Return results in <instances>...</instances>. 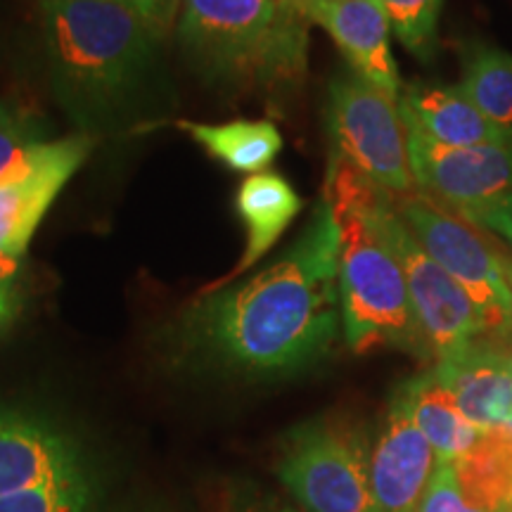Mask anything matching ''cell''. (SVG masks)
<instances>
[{"label":"cell","mask_w":512,"mask_h":512,"mask_svg":"<svg viewBox=\"0 0 512 512\" xmlns=\"http://www.w3.org/2000/svg\"><path fill=\"white\" fill-rule=\"evenodd\" d=\"M294 5L328 31L349 69L399 98L401 79L389 46L392 24L380 0H297Z\"/></svg>","instance_id":"13"},{"label":"cell","mask_w":512,"mask_h":512,"mask_svg":"<svg viewBox=\"0 0 512 512\" xmlns=\"http://www.w3.org/2000/svg\"><path fill=\"white\" fill-rule=\"evenodd\" d=\"M460 491L472 508L505 512L512 508V427L482 430L475 444L453 460Z\"/></svg>","instance_id":"18"},{"label":"cell","mask_w":512,"mask_h":512,"mask_svg":"<svg viewBox=\"0 0 512 512\" xmlns=\"http://www.w3.org/2000/svg\"><path fill=\"white\" fill-rule=\"evenodd\" d=\"M275 475L309 512H370V453L332 420H309L280 441Z\"/></svg>","instance_id":"8"},{"label":"cell","mask_w":512,"mask_h":512,"mask_svg":"<svg viewBox=\"0 0 512 512\" xmlns=\"http://www.w3.org/2000/svg\"><path fill=\"white\" fill-rule=\"evenodd\" d=\"M434 467V448L422 437L406 406L394 396L370 453V512L418 510Z\"/></svg>","instance_id":"12"},{"label":"cell","mask_w":512,"mask_h":512,"mask_svg":"<svg viewBox=\"0 0 512 512\" xmlns=\"http://www.w3.org/2000/svg\"><path fill=\"white\" fill-rule=\"evenodd\" d=\"M88 136L48 140L0 181V252L24 256L43 216L91 152Z\"/></svg>","instance_id":"10"},{"label":"cell","mask_w":512,"mask_h":512,"mask_svg":"<svg viewBox=\"0 0 512 512\" xmlns=\"http://www.w3.org/2000/svg\"><path fill=\"white\" fill-rule=\"evenodd\" d=\"M505 354H508V361H510V366H512V335L505 339Z\"/></svg>","instance_id":"30"},{"label":"cell","mask_w":512,"mask_h":512,"mask_svg":"<svg viewBox=\"0 0 512 512\" xmlns=\"http://www.w3.org/2000/svg\"><path fill=\"white\" fill-rule=\"evenodd\" d=\"M50 79L79 121L107 119L143 86L159 38L110 0H41Z\"/></svg>","instance_id":"2"},{"label":"cell","mask_w":512,"mask_h":512,"mask_svg":"<svg viewBox=\"0 0 512 512\" xmlns=\"http://www.w3.org/2000/svg\"><path fill=\"white\" fill-rule=\"evenodd\" d=\"M221 512H299V510H294L292 505L278 501V498L273 496L256 494V491H240V494H235L226 505H223Z\"/></svg>","instance_id":"28"},{"label":"cell","mask_w":512,"mask_h":512,"mask_svg":"<svg viewBox=\"0 0 512 512\" xmlns=\"http://www.w3.org/2000/svg\"><path fill=\"white\" fill-rule=\"evenodd\" d=\"M394 207L406 226L444 271L467 292L482 320V335L505 339L512 335L510 290L494 240L441 207L422 192L394 195Z\"/></svg>","instance_id":"6"},{"label":"cell","mask_w":512,"mask_h":512,"mask_svg":"<svg viewBox=\"0 0 512 512\" xmlns=\"http://www.w3.org/2000/svg\"><path fill=\"white\" fill-rule=\"evenodd\" d=\"M294 3H297V0H294Z\"/></svg>","instance_id":"32"},{"label":"cell","mask_w":512,"mask_h":512,"mask_svg":"<svg viewBox=\"0 0 512 512\" xmlns=\"http://www.w3.org/2000/svg\"><path fill=\"white\" fill-rule=\"evenodd\" d=\"M505 339L479 335L434 366L456 396L460 411L479 432L512 425V366L505 354Z\"/></svg>","instance_id":"14"},{"label":"cell","mask_w":512,"mask_h":512,"mask_svg":"<svg viewBox=\"0 0 512 512\" xmlns=\"http://www.w3.org/2000/svg\"><path fill=\"white\" fill-rule=\"evenodd\" d=\"M394 396L406 406L422 437L430 441L437 460H458L477 441L479 430L460 411L437 368L403 382Z\"/></svg>","instance_id":"16"},{"label":"cell","mask_w":512,"mask_h":512,"mask_svg":"<svg viewBox=\"0 0 512 512\" xmlns=\"http://www.w3.org/2000/svg\"><path fill=\"white\" fill-rule=\"evenodd\" d=\"M110 3H117L138 15L159 41L174 27V19L181 10V0H110Z\"/></svg>","instance_id":"26"},{"label":"cell","mask_w":512,"mask_h":512,"mask_svg":"<svg viewBox=\"0 0 512 512\" xmlns=\"http://www.w3.org/2000/svg\"><path fill=\"white\" fill-rule=\"evenodd\" d=\"M0 512H93V482L46 484L0 496Z\"/></svg>","instance_id":"23"},{"label":"cell","mask_w":512,"mask_h":512,"mask_svg":"<svg viewBox=\"0 0 512 512\" xmlns=\"http://www.w3.org/2000/svg\"><path fill=\"white\" fill-rule=\"evenodd\" d=\"M415 512H482L472 508L465 501L463 491H460L456 470H453V460H437L434 475L427 484L425 494L420 498V505Z\"/></svg>","instance_id":"24"},{"label":"cell","mask_w":512,"mask_h":512,"mask_svg":"<svg viewBox=\"0 0 512 512\" xmlns=\"http://www.w3.org/2000/svg\"><path fill=\"white\" fill-rule=\"evenodd\" d=\"M339 226L328 200L275 264L209 290L183 316L188 354L249 377L287 375L328 356L339 335Z\"/></svg>","instance_id":"1"},{"label":"cell","mask_w":512,"mask_h":512,"mask_svg":"<svg viewBox=\"0 0 512 512\" xmlns=\"http://www.w3.org/2000/svg\"><path fill=\"white\" fill-rule=\"evenodd\" d=\"M328 128L335 155L370 181L396 197L418 192L399 98L373 86L354 69L337 74L330 83Z\"/></svg>","instance_id":"7"},{"label":"cell","mask_w":512,"mask_h":512,"mask_svg":"<svg viewBox=\"0 0 512 512\" xmlns=\"http://www.w3.org/2000/svg\"><path fill=\"white\" fill-rule=\"evenodd\" d=\"M238 214L247 228V247L238 266L226 280L238 278L256 261L264 259L268 249L283 238L287 226L297 219L302 211V197L280 174H252L240 185L238 200H235Z\"/></svg>","instance_id":"17"},{"label":"cell","mask_w":512,"mask_h":512,"mask_svg":"<svg viewBox=\"0 0 512 512\" xmlns=\"http://www.w3.org/2000/svg\"><path fill=\"white\" fill-rule=\"evenodd\" d=\"M83 482H91V472L67 432L43 415L0 406V496Z\"/></svg>","instance_id":"11"},{"label":"cell","mask_w":512,"mask_h":512,"mask_svg":"<svg viewBox=\"0 0 512 512\" xmlns=\"http://www.w3.org/2000/svg\"><path fill=\"white\" fill-rule=\"evenodd\" d=\"M505 512H512V508H508V510H505Z\"/></svg>","instance_id":"31"},{"label":"cell","mask_w":512,"mask_h":512,"mask_svg":"<svg viewBox=\"0 0 512 512\" xmlns=\"http://www.w3.org/2000/svg\"><path fill=\"white\" fill-rule=\"evenodd\" d=\"M380 3L401 46L418 60L430 62L437 55L439 15L444 0H380Z\"/></svg>","instance_id":"21"},{"label":"cell","mask_w":512,"mask_h":512,"mask_svg":"<svg viewBox=\"0 0 512 512\" xmlns=\"http://www.w3.org/2000/svg\"><path fill=\"white\" fill-rule=\"evenodd\" d=\"M496 242V240H494ZM498 247V256H501V266H503V273H505V283H508V290H510V316H512V254H508L503 249L501 242H496Z\"/></svg>","instance_id":"29"},{"label":"cell","mask_w":512,"mask_h":512,"mask_svg":"<svg viewBox=\"0 0 512 512\" xmlns=\"http://www.w3.org/2000/svg\"><path fill=\"white\" fill-rule=\"evenodd\" d=\"M418 192L453 214L494 207L512 197V145L448 147L403 117Z\"/></svg>","instance_id":"9"},{"label":"cell","mask_w":512,"mask_h":512,"mask_svg":"<svg viewBox=\"0 0 512 512\" xmlns=\"http://www.w3.org/2000/svg\"><path fill=\"white\" fill-rule=\"evenodd\" d=\"M458 55V91L512 138V53L482 38H465Z\"/></svg>","instance_id":"19"},{"label":"cell","mask_w":512,"mask_h":512,"mask_svg":"<svg viewBox=\"0 0 512 512\" xmlns=\"http://www.w3.org/2000/svg\"><path fill=\"white\" fill-rule=\"evenodd\" d=\"M178 36L209 81L235 91H275L306 69V24L297 5L273 0H181Z\"/></svg>","instance_id":"3"},{"label":"cell","mask_w":512,"mask_h":512,"mask_svg":"<svg viewBox=\"0 0 512 512\" xmlns=\"http://www.w3.org/2000/svg\"><path fill=\"white\" fill-rule=\"evenodd\" d=\"M325 200L339 226V304L349 349L368 354L392 347L430 358L399 259L358 204L335 155Z\"/></svg>","instance_id":"4"},{"label":"cell","mask_w":512,"mask_h":512,"mask_svg":"<svg viewBox=\"0 0 512 512\" xmlns=\"http://www.w3.org/2000/svg\"><path fill=\"white\" fill-rule=\"evenodd\" d=\"M223 166L242 174H261L283 150V136L271 121L235 119L226 124H178Z\"/></svg>","instance_id":"20"},{"label":"cell","mask_w":512,"mask_h":512,"mask_svg":"<svg viewBox=\"0 0 512 512\" xmlns=\"http://www.w3.org/2000/svg\"><path fill=\"white\" fill-rule=\"evenodd\" d=\"M43 143H48L46 126L34 114L0 100V181Z\"/></svg>","instance_id":"22"},{"label":"cell","mask_w":512,"mask_h":512,"mask_svg":"<svg viewBox=\"0 0 512 512\" xmlns=\"http://www.w3.org/2000/svg\"><path fill=\"white\" fill-rule=\"evenodd\" d=\"M460 219L472 223V226L484 230V233L496 235V238H501L503 245L512 249V197L501 204H494V207L467 211Z\"/></svg>","instance_id":"27"},{"label":"cell","mask_w":512,"mask_h":512,"mask_svg":"<svg viewBox=\"0 0 512 512\" xmlns=\"http://www.w3.org/2000/svg\"><path fill=\"white\" fill-rule=\"evenodd\" d=\"M335 157L342 164V171L358 204L368 214L370 223L380 230L387 245L392 247L396 259H399L430 358L439 363L448 356L458 354L472 339L482 335V320H479L472 299L425 252V247L413 235V230L406 226V221L396 211L392 192L380 188L339 155Z\"/></svg>","instance_id":"5"},{"label":"cell","mask_w":512,"mask_h":512,"mask_svg":"<svg viewBox=\"0 0 512 512\" xmlns=\"http://www.w3.org/2000/svg\"><path fill=\"white\" fill-rule=\"evenodd\" d=\"M24 283H27L24 256L0 252V335L10 330L22 313Z\"/></svg>","instance_id":"25"},{"label":"cell","mask_w":512,"mask_h":512,"mask_svg":"<svg viewBox=\"0 0 512 512\" xmlns=\"http://www.w3.org/2000/svg\"><path fill=\"white\" fill-rule=\"evenodd\" d=\"M401 117L432 138L434 143L448 147L477 145H512V138L503 133L494 121L458 91V86H434V83H411L399 95Z\"/></svg>","instance_id":"15"}]
</instances>
